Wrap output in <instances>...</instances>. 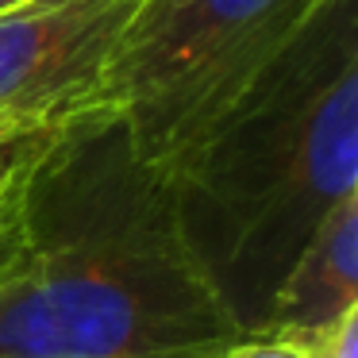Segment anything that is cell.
Wrapping results in <instances>:
<instances>
[{
	"label": "cell",
	"instance_id": "cell-4",
	"mask_svg": "<svg viewBox=\"0 0 358 358\" xmlns=\"http://www.w3.org/2000/svg\"><path fill=\"white\" fill-rule=\"evenodd\" d=\"M143 0H24L0 16V131L96 108L116 43Z\"/></svg>",
	"mask_w": 358,
	"mask_h": 358
},
{
	"label": "cell",
	"instance_id": "cell-8",
	"mask_svg": "<svg viewBox=\"0 0 358 358\" xmlns=\"http://www.w3.org/2000/svg\"><path fill=\"white\" fill-rule=\"evenodd\" d=\"M224 358H308V347L289 339H270V335H247V339L231 343Z\"/></svg>",
	"mask_w": 358,
	"mask_h": 358
},
{
	"label": "cell",
	"instance_id": "cell-9",
	"mask_svg": "<svg viewBox=\"0 0 358 358\" xmlns=\"http://www.w3.org/2000/svg\"><path fill=\"white\" fill-rule=\"evenodd\" d=\"M20 4H24V0H0V16H4V12H12V8H20Z\"/></svg>",
	"mask_w": 358,
	"mask_h": 358
},
{
	"label": "cell",
	"instance_id": "cell-1",
	"mask_svg": "<svg viewBox=\"0 0 358 358\" xmlns=\"http://www.w3.org/2000/svg\"><path fill=\"white\" fill-rule=\"evenodd\" d=\"M239 339L124 124L62 120L0 196V358H224Z\"/></svg>",
	"mask_w": 358,
	"mask_h": 358
},
{
	"label": "cell",
	"instance_id": "cell-6",
	"mask_svg": "<svg viewBox=\"0 0 358 358\" xmlns=\"http://www.w3.org/2000/svg\"><path fill=\"white\" fill-rule=\"evenodd\" d=\"M58 124L50 127H8V131H0V196L8 193V185L27 170L35 155L43 150V143L50 139Z\"/></svg>",
	"mask_w": 358,
	"mask_h": 358
},
{
	"label": "cell",
	"instance_id": "cell-2",
	"mask_svg": "<svg viewBox=\"0 0 358 358\" xmlns=\"http://www.w3.org/2000/svg\"><path fill=\"white\" fill-rule=\"evenodd\" d=\"M170 196L189 262L243 339L262 335L312 231L358 196V0H320L255 93L170 173Z\"/></svg>",
	"mask_w": 358,
	"mask_h": 358
},
{
	"label": "cell",
	"instance_id": "cell-3",
	"mask_svg": "<svg viewBox=\"0 0 358 358\" xmlns=\"http://www.w3.org/2000/svg\"><path fill=\"white\" fill-rule=\"evenodd\" d=\"M320 0H143L108 58L96 108L170 181L258 89Z\"/></svg>",
	"mask_w": 358,
	"mask_h": 358
},
{
	"label": "cell",
	"instance_id": "cell-5",
	"mask_svg": "<svg viewBox=\"0 0 358 358\" xmlns=\"http://www.w3.org/2000/svg\"><path fill=\"white\" fill-rule=\"evenodd\" d=\"M350 312H358V196L339 201L312 231L273 293L262 335L308 347Z\"/></svg>",
	"mask_w": 358,
	"mask_h": 358
},
{
	"label": "cell",
	"instance_id": "cell-7",
	"mask_svg": "<svg viewBox=\"0 0 358 358\" xmlns=\"http://www.w3.org/2000/svg\"><path fill=\"white\" fill-rule=\"evenodd\" d=\"M308 358H358V312L343 316L327 335L308 343Z\"/></svg>",
	"mask_w": 358,
	"mask_h": 358
}]
</instances>
